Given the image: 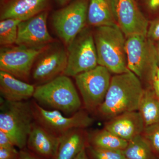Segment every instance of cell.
<instances>
[{
    "mask_svg": "<svg viewBox=\"0 0 159 159\" xmlns=\"http://www.w3.org/2000/svg\"><path fill=\"white\" fill-rule=\"evenodd\" d=\"M144 89L141 80L131 71L116 74L111 77L104 101L98 108L99 113L110 119L124 113L138 111Z\"/></svg>",
    "mask_w": 159,
    "mask_h": 159,
    "instance_id": "1",
    "label": "cell"
},
{
    "mask_svg": "<svg viewBox=\"0 0 159 159\" xmlns=\"http://www.w3.org/2000/svg\"><path fill=\"white\" fill-rule=\"evenodd\" d=\"M93 34L98 65L105 67L115 74L128 72L126 38L119 26L97 27Z\"/></svg>",
    "mask_w": 159,
    "mask_h": 159,
    "instance_id": "2",
    "label": "cell"
},
{
    "mask_svg": "<svg viewBox=\"0 0 159 159\" xmlns=\"http://www.w3.org/2000/svg\"><path fill=\"white\" fill-rule=\"evenodd\" d=\"M0 111V130L6 133L15 146L22 149L34 125L32 105L26 101L11 102L3 100Z\"/></svg>",
    "mask_w": 159,
    "mask_h": 159,
    "instance_id": "3",
    "label": "cell"
},
{
    "mask_svg": "<svg viewBox=\"0 0 159 159\" xmlns=\"http://www.w3.org/2000/svg\"><path fill=\"white\" fill-rule=\"evenodd\" d=\"M126 38L125 50L127 67L141 81L152 86L156 77L157 64L154 43L147 36L134 34Z\"/></svg>",
    "mask_w": 159,
    "mask_h": 159,
    "instance_id": "4",
    "label": "cell"
},
{
    "mask_svg": "<svg viewBox=\"0 0 159 159\" xmlns=\"http://www.w3.org/2000/svg\"><path fill=\"white\" fill-rule=\"evenodd\" d=\"M33 97L37 101L66 113L77 112L81 101L69 77L61 75L38 86Z\"/></svg>",
    "mask_w": 159,
    "mask_h": 159,
    "instance_id": "5",
    "label": "cell"
},
{
    "mask_svg": "<svg viewBox=\"0 0 159 159\" xmlns=\"http://www.w3.org/2000/svg\"><path fill=\"white\" fill-rule=\"evenodd\" d=\"M67 63L63 75L76 77L98 65L93 33L85 27L68 46Z\"/></svg>",
    "mask_w": 159,
    "mask_h": 159,
    "instance_id": "6",
    "label": "cell"
},
{
    "mask_svg": "<svg viewBox=\"0 0 159 159\" xmlns=\"http://www.w3.org/2000/svg\"><path fill=\"white\" fill-rule=\"evenodd\" d=\"M89 2V0H73L52 15L54 29L67 46L86 27Z\"/></svg>",
    "mask_w": 159,
    "mask_h": 159,
    "instance_id": "7",
    "label": "cell"
},
{
    "mask_svg": "<svg viewBox=\"0 0 159 159\" xmlns=\"http://www.w3.org/2000/svg\"><path fill=\"white\" fill-rule=\"evenodd\" d=\"M111 73L105 67L98 65L75 77L84 103L89 110L98 108L104 101L110 84Z\"/></svg>",
    "mask_w": 159,
    "mask_h": 159,
    "instance_id": "8",
    "label": "cell"
},
{
    "mask_svg": "<svg viewBox=\"0 0 159 159\" xmlns=\"http://www.w3.org/2000/svg\"><path fill=\"white\" fill-rule=\"evenodd\" d=\"M46 49L37 50L18 45L2 47L0 50V70L26 80L34 61Z\"/></svg>",
    "mask_w": 159,
    "mask_h": 159,
    "instance_id": "9",
    "label": "cell"
},
{
    "mask_svg": "<svg viewBox=\"0 0 159 159\" xmlns=\"http://www.w3.org/2000/svg\"><path fill=\"white\" fill-rule=\"evenodd\" d=\"M32 105L35 119L53 134L62 135L72 129L89 127L93 122L94 119L84 112H77L72 116L67 117L59 111L47 110L35 102Z\"/></svg>",
    "mask_w": 159,
    "mask_h": 159,
    "instance_id": "10",
    "label": "cell"
},
{
    "mask_svg": "<svg viewBox=\"0 0 159 159\" xmlns=\"http://www.w3.org/2000/svg\"><path fill=\"white\" fill-rule=\"evenodd\" d=\"M48 16V11H44L21 22L18 27L16 44L37 50L46 49L51 45L53 39L47 27Z\"/></svg>",
    "mask_w": 159,
    "mask_h": 159,
    "instance_id": "11",
    "label": "cell"
},
{
    "mask_svg": "<svg viewBox=\"0 0 159 159\" xmlns=\"http://www.w3.org/2000/svg\"><path fill=\"white\" fill-rule=\"evenodd\" d=\"M117 25L125 37L134 34L147 36L149 20L135 0H114Z\"/></svg>",
    "mask_w": 159,
    "mask_h": 159,
    "instance_id": "12",
    "label": "cell"
},
{
    "mask_svg": "<svg viewBox=\"0 0 159 159\" xmlns=\"http://www.w3.org/2000/svg\"><path fill=\"white\" fill-rule=\"evenodd\" d=\"M67 57V51L62 46H49L36 59L32 71L33 79L43 84L63 74Z\"/></svg>",
    "mask_w": 159,
    "mask_h": 159,
    "instance_id": "13",
    "label": "cell"
},
{
    "mask_svg": "<svg viewBox=\"0 0 159 159\" xmlns=\"http://www.w3.org/2000/svg\"><path fill=\"white\" fill-rule=\"evenodd\" d=\"M145 127L141 115L138 111H134L120 114L109 119L104 128L129 142L142 134Z\"/></svg>",
    "mask_w": 159,
    "mask_h": 159,
    "instance_id": "14",
    "label": "cell"
},
{
    "mask_svg": "<svg viewBox=\"0 0 159 159\" xmlns=\"http://www.w3.org/2000/svg\"><path fill=\"white\" fill-rule=\"evenodd\" d=\"M50 0H8L2 6L1 20L15 19L26 20L45 11Z\"/></svg>",
    "mask_w": 159,
    "mask_h": 159,
    "instance_id": "15",
    "label": "cell"
},
{
    "mask_svg": "<svg viewBox=\"0 0 159 159\" xmlns=\"http://www.w3.org/2000/svg\"><path fill=\"white\" fill-rule=\"evenodd\" d=\"M61 140L42 125L34 124L28 139L29 148L41 156L53 159L56 156Z\"/></svg>",
    "mask_w": 159,
    "mask_h": 159,
    "instance_id": "16",
    "label": "cell"
},
{
    "mask_svg": "<svg viewBox=\"0 0 159 159\" xmlns=\"http://www.w3.org/2000/svg\"><path fill=\"white\" fill-rule=\"evenodd\" d=\"M35 88L9 73L0 70V93L4 100L26 101L33 97Z\"/></svg>",
    "mask_w": 159,
    "mask_h": 159,
    "instance_id": "17",
    "label": "cell"
},
{
    "mask_svg": "<svg viewBox=\"0 0 159 159\" xmlns=\"http://www.w3.org/2000/svg\"><path fill=\"white\" fill-rule=\"evenodd\" d=\"M87 24L96 28L117 25L114 0H89Z\"/></svg>",
    "mask_w": 159,
    "mask_h": 159,
    "instance_id": "18",
    "label": "cell"
},
{
    "mask_svg": "<svg viewBox=\"0 0 159 159\" xmlns=\"http://www.w3.org/2000/svg\"><path fill=\"white\" fill-rule=\"evenodd\" d=\"M61 136L58 150L53 159H74L85 147V136L80 129H72Z\"/></svg>",
    "mask_w": 159,
    "mask_h": 159,
    "instance_id": "19",
    "label": "cell"
},
{
    "mask_svg": "<svg viewBox=\"0 0 159 159\" xmlns=\"http://www.w3.org/2000/svg\"><path fill=\"white\" fill-rule=\"evenodd\" d=\"M138 111L145 127L159 123V96L152 86L146 87L144 89Z\"/></svg>",
    "mask_w": 159,
    "mask_h": 159,
    "instance_id": "20",
    "label": "cell"
},
{
    "mask_svg": "<svg viewBox=\"0 0 159 159\" xmlns=\"http://www.w3.org/2000/svg\"><path fill=\"white\" fill-rule=\"evenodd\" d=\"M123 151L126 159H154L153 150L142 134L129 141Z\"/></svg>",
    "mask_w": 159,
    "mask_h": 159,
    "instance_id": "21",
    "label": "cell"
},
{
    "mask_svg": "<svg viewBox=\"0 0 159 159\" xmlns=\"http://www.w3.org/2000/svg\"><path fill=\"white\" fill-rule=\"evenodd\" d=\"M91 142L93 146L96 148L123 150L127 146L128 142L104 128L93 134Z\"/></svg>",
    "mask_w": 159,
    "mask_h": 159,
    "instance_id": "22",
    "label": "cell"
},
{
    "mask_svg": "<svg viewBox=\"0 0 159 159\" xmlns=\"http://www.w3.org/2000/svg\"><path fill=\"white\" fill-rule=\"evenodd\" d=\"M22 21L6 19L0 22V44L2 47L11 46L16 43L18 27Z\"/></svg>",
    "mask_w": 159,
    "mask_h": 159,
    "instance_id": "23",
    "label": "cell"
},
{
    "mask_svg": "<svg viewBox=\"0 0 159 159\" xmlns=\"http://www.w3.org/2000/svg\"><path fill=\"white\" fill-rule=\"evenodd\" d=\"M89 150L93 159H126L123 150L96 148L92 146Z\"/></svg>",
    "mask_w": 159,
    "mask_h": 159,
    "instance_id": "24",
    "label": "cell"
},
{
    "mask_svg": "<svg viewBox=\"0 0 159 159\" xmlns=\"http://www.w3.org/2000/svg\"><path fill=\"white\" fill-rule=\"evenodd\" d=\"M142 135L149 142L153 151L159 154V123L145 127Z\"/></svg>",
    "mask_w": 159,
    "mask_h": 159,
    "instance_id": "25",
    "label": "cell"
},
{
    "mask_svg": "<svg viewBox=\"0 0 159 159\" xmlns=\"http://www.w3.org/2000/svg\"><path fill=\"white\" fill-rule=\"evenodd\" d=\"M147 37L153 43L159 41V16L149 21Z\"/></svg>",
    "mask_w": 159,
    "mask_h": 159,
    "instance_id": "26",
    "label": "cell"
},
{
    "mask_svg": "<svg viewBox=\"0 0 159 159\" xmlns=\"http://www.w3.org/2000/svg\"><path fill=\"white\" fill-rule=\"evenodd\" d=\"M146 11L152 19L159 16V0H142Z\"/></svg>",
    "mask_w": 159,
    "mask_h": 159,
    "instance_id": "27",
    "label": "cell"
},
{
    "mask_svg": "<svg viewBox=\"0 0 159 159\" xmlns=\"http://www.w3.org/2000/svg\"><path fill=\"white\" fill-rule=\"evenodd\" d=\"M19 152L15 147H0V159H17Z\"/></svg>",
    "mask_w": 159,
    "mask_h": 159,
    "instance_id": "28",
    "label": "cell"
},
{
    "mask_svg": "<svg viewBox=\"0 0 159 159\" xmlns=\"http://www.w3.org/2000/svg\"><path fill=\"white\" fill-rule=\"evenodd\" d=\"M15 146L9 136L6 133L0 130V147L11 148Z\"/></svg>",
    "mask_w": 159,
    "mask_h": 159,
    "instance_id": "29",
    "label": "cell"
},
{
    "mask_svg": "<svg viewBox=\"0 0 159 159\" xmlns=\"http://www.w3.org/2000/svg\"><path fill=\"white\" fill-rule=\"evenodd\" d=\"M17 159H39L33 154L27 151L21 150L19 152Z\"/></svg>",
    "mask_w": 159,
    "mask_h": 159,
    "instance_id": "30",
    "label": "cell"
},
{
    "mask_svg": "<svg viewBox=\"0 0 159 159\" xmlns=\"http://www.w3.org/2000/svg\"><path fill=\"white\" fill-rule=\"evenodd\" d=\"M74 159H89L86 152L85 147L80 151Z\"/></svg>",
    "mask_w": 159,
    "mask_h": 159,
    "instance_id": "31",
    "label": "cell"
},
{
    "mask_svg": "<svg viewBox=\"0 0 159 159\" xmlns=\"http://www.w3.org/2000/svg\"><path fill=\"white\" fill-rule=\"evenodd\" d=\"M152 87L154 90L159 96V81L156 77L152 83Z\"/></svg>",
    "mask_w": 159,
    "mask_h": 159,
    "instance_id": "32",
    "label": "cell"
},
{
    "mask_svg": "<svg viewBox=\"0 0 159 159\" xmlns=\"http://www.w3.org/2000/svg\"><path fill=\"white\" fill-rule=\"evenodd\" d=\"M154 43L156 53L157 64L158 67H159V41Z\"/></svg>",
    "mask_w": 159,
    "mask_h": 159,
    "instance_id": "33",
    "label": "cell"
},
{
    "mask_svg": "<svg viewBox=\"0 0 159 159\" xmlns=\"http://www.w3.org/2000/svg\"><path fill=\"white\" fill-rule=\"evenodd\" d=\"M73 1V0H56L57 4L62 6H66Z\"/></svg>",
    "mask_w": 159,
    "mask_h": 159,
    "instance_id": "34",
    "label": "cell"
},
{
    "mask_svg": "<svg viewBox=\"0 0 159 159\" xmlns=\"http://www.w3.org/2000/svg\"><path fill=\"white\" fill-rule=\"evenodd\" d=\"M156 78L159 81V67H158L157 69L156 72Z\"/></svg>",
    "mask_w": 159,
    "mask_h": 159,
    "instance_id": "35",
    "label": "cell"
},
{
    "mask_svg": "<svg viewBox=\"0 0 159 159\" xmlns=\"http://www.w3.org/2000/svg\"><path fill=\"white\" fill-rule=\"evenodd\" d=\"M1 1H3V0H1Z\"/></svg>",
    "mask_w": 159,
    "mask_h": 159,
    "instance_id": "36",
    "label": "cell"
}]
</instances>
